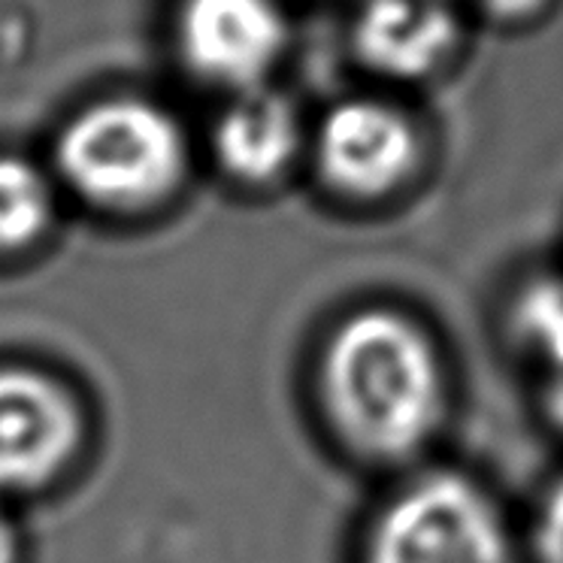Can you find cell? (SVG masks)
Segmentation results:
<instances>
[{
	"mask_svg": "<svg viewBox=\"0 0 563 563\" xmlns=\"http://www.w3.org/2000/svg\"><path fill=\"white\" fill-rule=\"evenodd\" d=\"M216 158L236 183L267 185L291 170L303 148L300 112L269 86L240 91L216 124Z\"/></svg>",
	"mask_w": 563,
	"mask_h": 563,
	"instance_id": "8",
	"label": "cell"
},
{
	"mask_svg": "<svg viewBox=\"0 0 563 563\" xmlns=\"http://www.w3.org/2000/svg\"><path fill=\"white\" fill-rule=\"evenodd\" d=\"M421 136L409 112L379 98H349L321 115L312 158L324 188L345 203L376 207L416 179Z\"/></svg>",
	"mask_w": 563,
	"mask_h": 563,
	"instance_id": "4",
	"label": "cell"
},
{
	"mask_svg": "<svg viewBox=\"0 0 563 563\" xmlns=\"http://www.w3.org/2000/svg\"><path fill=\"white\" fill-rule=\"evenodd\" d=\"M188 161L183 124L143 98L91 103L64 128L55 146L62 179L103 209L158 203L179 185Z\"/></svg>",
	"mask_w": 563,
	"mask_h": 563,
	"instance_id": "2",
	"label": "cell"
},
{
	"mask_svg": "<svg viewBox=\"0 0 563 563\" xmlns=\"http://www.w3.org/2000/svg\"><path fill=\"white\" fill-rule=\"evenodd\" d=\"M361 563H518L512 527L482 482L421 470L369 518Z\"/></svg>",
	"mask_w": 563,
	"mask_h": 563,
	"instance_id": "3",
	"label": "cell"
},
{
	"mask_svg": "<svg viewBox=\"0 0 563 563\" xmlns=\"http://www.w3.org/2000/svg\"><path fill=\"white\" fill-rule=\"evenodd\" d=\"M461 25L445 0H367L352 27L357 62L391 82H421L452 58Z\"/></svg>",
	"mask_w": 563,
	"mask_h": 563,
	"instance_id": "7",
	"label": "cell"
},
{
	"mask_svg": "<svg viewBox=\"0 0 563 563\" xmlns=\"http://www.w3.org/2000/svg\"><path fill=\"white\" fill-rule=\"evenodd\" d=\"M55 188L34 161L0 155V252L34 243L49 228Z\"/></svg>",
	"mask_w": 563,
	"mask_h": 563,
	"instance_id": "10",
	"label": "cell"
},
{
	"mask_svg": "<svg viewBox=\"0 0 563 563\" xmlns=\"http://www.w3.org/2000/svg\"><path fill=\"white\" fill-rule=\"evenodd\" d=\"M476 10H482L490 19H503V22H518L533 15L545 3V0H470Z\"/></svg>",
	"mask_w": 563,
	"mask_h": 563,
	"instance_id": "12",
	"label": "cell"
},
{
	"mask_svg": "<svg viewBox=\"0 0 563 563\" xmlns=\"http://www.w3.org/2000/svg\"><path fill=\"white\" fill-rule=\"evenodd\" d=\"M316 394L349 457L400 470L440 440L452 412V373L424 321L391 303H367L324 336Z\"/></svg>",
	"mask_w": 563,
	"mask_h": 563,
	"instance_id": "1",
	"label": "cell"
},
{
	"mask_svg": "<svg viewBox=\"0 0 563 563\" xmlns=\"http://www.w3.org/2000/svg\"><path fill=\"white\" fill-rule=\"evenodd\" d=\"M19 561V533L15 525L0 512V563H15Z\"/></svg>",
	"mask_w": 563,
	"mask_h": 563,
	"instance_id": "14",
	"label": "cell"
},
{
	"mask_svg": "<svg viewBox=\"0 0 563 563\" xmlns=\"http://www.w3.org/2000/svg\"><path fill=\"white\" fill-rule=\"evenodd\" d=\"M530 563H563V473L551 482L539 500L530 539H527Z\"/></svg>",
	"mask_w": 563,
	"mask_h": 563,
	"instance_id": "11",
	"label": "cell"
},
{
	"mask_svg": "<svg viewBox=\"0 0 563 563\" xmlns=\"http://www.w3.org/2000/svg\"><path fill=\"white\" fill-rule=\"evenodd\" d=\"M445 3H452V0H445Z\"/></svg>",
	"mask_w": 563,
	"mask_h": 563,
	"instance_id": "15",
	"label": "cell"
},
{
	"mask_svg": "<svg viewBox=\"0 0 563 563\" xmlns=\"http://www.w3.org/2000/svg\"><path fill=\"white\" fill-rule=\"evenodd\" d=\"M79 440L82 416L62 382L34 369H0V490L52 482Z\"/></svg>",
	"mask_w": 563,
	"mask_h": 563,
	"instance_id": "6",
	"label": "cell"
},
{
	"mask_svg": "<svg viewBox=\"0 0 563 563\" xmlns=\"http://www.w3.org/2000/svg\"><path fill=\"white\" fill-rule=\"evenodd\" d=\"M539 400H542V416H545V421H549L551 430L563 440V373H554L549 379H542Z\"/></svg>",
	"mask_w": 563,
	"mask_h": 563,
	"instance_id": "13",
	"label": "cell"
},
{
	"mask_svg": "<svg viewBox=\"0 0 563 563\" xmlns=\"http://www.w3.org/2000/svg\"><path fill=\"white\" fill-rule=\"evenodd\" d=\"M506 328L518 355L537 364L542 379L563 373V276L537 273L512 291Z\"/></svg>",
	"mask_w": 563,
	"mask_h": 563,
	"instance_id": "9",
	"label": "cell"
},
{
	"mask_svg": "<svg viewBox=\"0 0 563 563\" xmlns=\"http://www.w3.org/2000/svg\"><path fill=\"white\" fill-rule=\"evenodd\" d=\"M288 25L276 0H183L176 46L185 67L233 95L267 86Z\"/></svg>",
	"mask_w": 563,
	"mask_h": 563,
	"instance_id": "5",
	"label": "cell"
}]
</instances>
